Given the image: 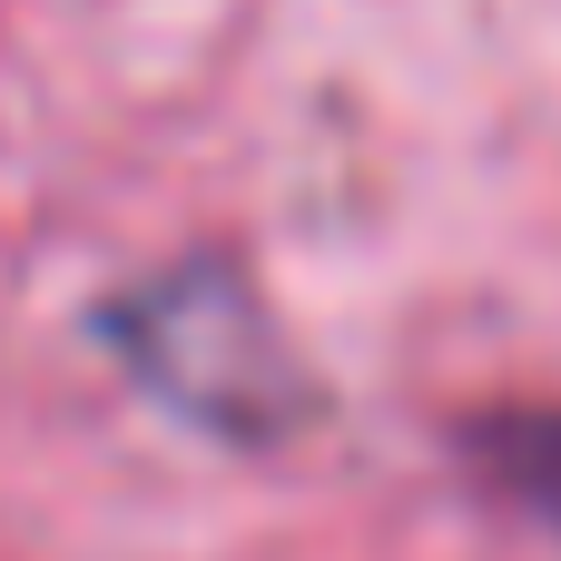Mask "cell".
<instances>
[{"label":"cell","instance_id":"1","mask_svg":"<svg viewBox=\"0 0 561 561\" xmlns=\"http://www.w3.org/2000/svg\"><path fill=\"white\" fill-rule=\"evenodd\" d=\"M473 454H483V473H493L533 523L561 533V414H493V424L473 434Z\"/></svg>","mask_w":561,"mask_h":561}]
</instances>
